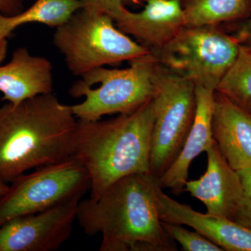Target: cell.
<instances>
[{
  "label": "cell",
  "instance_id": "20",
  "mask_svg": "<svg viewBox=\"0 0 251 251\" xmlns=\"http://www.w3.org/2000/svg\"><path fill=\"white\" fill-rule=\"evenodd\" d=\"M237 172L242 181L243 194L233 221L251 229V169Z\"/></svg>",
  "mask_w": 251,
  "mask_h": 251
},
{
  "label": "cell",
  "instance_id": "23",
  "mask_svg": "<svg viewBox=\"0 0 251 251\" xmlns=\"http://www.w3.org/2000/svg\"><path fill=\"white\" fill-rule=\"evenodd\" d=\"M235 36L239 44L251 48V18L243 23Z\"/></svg>",
  "mask_w": 251,
  "mask_h": 251
},
{
  "label": "cell",
  "instance_id": "14",
  "mask_svg": "<svg viewBox=\"0 0 251 251\" xmlns=\"http://www.w3.org/2000/svg\"><path fill=\"white\" fill-rule=\"evenodd\" d=\"M196 110L194 121L179 156L158 179L162 189L175 195L184 192L188 171L193 160L214 143L212 122L215 91L196 86Z\"/></svg>",
  "mask_w": 251,
  "mask_h": 251
},
{
  "label": "cell",
  "instance_id": "11",
  "mask_svg": "<svg viewBox=\"0 0 251 251\" xmlns=\"http://www.w3.org/2000/svg\"><path fill=\"white\" fill-rule=\"evenodd\" d=\"M156 200L163 222L190 226L224 251H251V229L232 220L195 211L169 197L161 187Z\"/></svg>",
  "mask_w": 251,
  "mask_h": 251
},
{
  "label": "cell",
  "instance_id": "22",
  "mask_svg": "<svg viewBox=\"0 0 251 251\" xmlns=\"http://www.w3.org/2000/svg\"><path fill=\"white\" fill-rule=\"evenodd\" d=\"M23 0H0V14L14 16L19 14Z\"/></svg>",
  "mask_w": 251,
  "mask_h": 251
},
{
  "label": "cell",
  "instance_id": "15",
  "mask_svg": "<svg viewBox=\"0 0 251 251\" xmlns=\"http://www.w3.org/2000/svg\"><path fill=\"white\" fill-rule=\"evenodd\" d=\"M52 66L49 59L19 48L8 64L0 65L1 100L18 105L41 94L52 93Z\"/></svg>",
  "mask_w": 251,
  "mask_h": 251
},
{
  "label": "cell",
  "instance_id": "3",
  "mask_svg": "<svg viewBox=\"0 0 251 251\" xmlns=\"http://www.w3.org/2000/svg\"><path fill=\"white\" fill-rule=\"evenodd\" d=\"M153 122L152 99L111 120H77L72 157L88 173L91 199L122 178L150 173Z\"/></svg>",
  "mask_w": 251,
  "mask_h": 251
},
{
  "label": "cell",
  "instance_id": "7",
  "mask_svg": "<svg viewBox=\"0 0 251 251\" xmlns=\"http://www.w3.org/2000/svg\"><path fill=\"white\" fill-rule=\"evenodd\" d=\"M239 41L217 26L184 27L168 44L152 52L168 70L216 91L238 52Z\"/></svg>",
  "mask_w": 251,
  "mask_h": 251
},
{
  "label": "cell",
  "instance_id": "25",
  "mask_svg": "<svg viewBox=\"0 0 251 251\" xmlns=\"http://www.w3.org/2000/svg\"><path fill=\"white\" fill-rule=\"evenodd\" d=\"M9 185L3 182L2 181L0 180V196H2L7 191L9 188Z\"/></svg>",
  "mask_w": 251,
  "mask_h": 251
},
{
  "label": "cell",
  "instance_id": "2",
  "mask_svg": "<svg viewBox=\"0 0 251 251\" xmlns=\"http://www.w3.org/2000/svg\"><path fill=\"white\" fill-rule=\"evenodd\" d=\"M77 123L52 93L0 106V180L72 158Z\"/></svg>",
  "mask_w": 251,
  "mask_h": 251
},
{
  "label": "cell",
  "instance_id": "6",
  "mask_svg": "<svg viewBox=\"0 0 251 251\" xmlns=\"http://www.w3.org/2000/svg\"><path fill=\"white\" fill-rule=\"evenodd\" d=\"M196 86L158 64L150 173L158 179L179 156L194 121Z\"/></svg>",
  "mask_w": 251,
  "mask_h": 251
},
{
  "label": "cell",
  "instance_id": "17",
  "mask_svg": "<svg viewBox=\"0 0 251 251\" xmlns=\"http://www.w3.org/2000/svg\"><path fill=\"white\" fill-rule=\"evenodd\" d=\"M185 27L217 26L219 23L247 17L250 0H181Z\"/></svg>",
  "mask_w": 251,
  "mask_h": 251
},
{
  "label": "cell",
  "instance_id": "13",
  "mask_svg": "<svg viewBox=\"0 0 251 251\" xmlns=\"http://www.w3.org/2000/svg\"><path fill=\"white\" fill-rule=\"evenodd\" d=\"M212 135L234 171L251 169V113L215 92Z\"/></svg>",
  "mask_w": 251,
  "mask_h": 251
},
{
  "label": "cell",
  "instance_id": "21",
  "mask_svg": "<svg viewBox=\"0 0 251 251\" xmlns=\"http://www.w3.org/2000/svg\"><path fill=\"white\" fill-rule=\"evenodd\" d=\"M82 8L94 10L110 16L115 21L125 9L126 0H79Z\"/></svg>",
  "mask_w": 251,
  "mask_h": 251
},
{
  "label": "cell",
  "instance_id": "4",
  "mask_svg": "<svg viewBox=\"0 0 251 251\" xmlns=\"http://www.w3.org/2000/svg\"><path fill=\"white\" fill-rule=\"evenodd\" d=\"M130 62L125 69H94L72 86V97H85L82 103L70 105L77 119L97 121L107 115L130 113L153 98L159 64L156 56L151 52Z\"/></svg>",
  "mask_w": 251,
  "mask_h": 251
},
{
  "label": "cell",
  "instance_id": "9",
  "mask_svg": "<svg viewBox=\"0 0 251 251\" xmlns=\"http://www.w3.org/2000/svg\"><path fill=\"white\" fill-rule=\"evenodd\" d=\"M81 198L0 226V251H54L70 238Z\"/></svg>",
  "mask_w": 251,
  "mask_h": 251
},
{
  "label": "cell",
  "instance_id": "19",
  "mask_svg": "<svg viewBox=\"0 0 251 251\" xmlns=\"http://www.w3.org/2000/svg\"><path fill=\"white\" fill-rule=\"evenodd\" d=\"M162 226L166 233L175 242L179 243L183 250L186 251H222V249L216 245L202 234L188 230L181 225L170 224L162 221Z\"/></svg>",
  "mask_w": 251,
  "mask_h": 251
},
{
  "label": "cell",
  "instance_id": "10",
  "mask_svg": "<svg viewBox=\"0 0 251 251\" xmlns=\"http://www.w3.org/2000/svg\"><path fill=\"white\" fill-rule=\"evenodd\" d=\"M207 168L198 179L190 180L184 191L202 202L206 213L233 221L243 194L240 176L214 143L206 151Z\"/></svg>",
  "mask_w": 251,
  "mask_h": 251
},
{
  "label": "cell",
  "instance_id": "1",
  "mask_svg": "<svg viewBox=\"0 0 251 251\" xmlns=\"http://www.w3.org/2000/svg\"><path fill=\"white\" fill-rule=\"evenodd\" d=\"M158 179L150 173L122 178L97 199L80 201L76 221L87 235H102L100 251H176L157 205Z\"/></svg>",
  "mask_w": 251,
  "mask_h": 251
},
{
  "label": "cell",
  "instance_id": "24",
  "mask_svg": "<svg viewBox=\"0 0 251 251\" xmlns=\"http://www.w3.org/2000/svg\"><path fill=\"white\" fill-rule=\"evenodd\" d=\"M7 41L6 38H0V65L4 60L7 52Z\"/></svg>",
  "mask_w": 251,
  "mask_h": 251
},
{
  "label": "cell",
  "instance_id": "5",
  "mask_svg": "<svg viewBox=\"0 0 251 251\" xmlns=\"http://www.w3.org/2000/svg\"><path fill=\"white\" fill-rule=\"evenodd\" d=\"M53 42L64 56L68 69L79 77L151 52L118 29L110 16L85 8L56 28Z\"/></svg>",
  "mask_w": 251,
  "mask_h": 251
},
{
  "label": "cell",
  "instance_id": "18",
  "mask_svg": "<svg viewBox=\"0 0 251 251\" xmlns=\"http://www.w3.org/2000/svg\"><path fill=\"white\" fill-rule=\"evenodd\" d=\"M222 94L251 113V48L240 44L237 57L216 87Z\"/></svg>",
  "mask_w": 251,
  "mask_h": 251
},
{
  "label": "cell",
  "instance_id": "12",
  "mask_svg": "<svg viewBox=\"0 0 251 251\" xmlns=\"http://www.w3.org/2000/svg\"><path fill=\"white\" fill-rule=\"evenodd\" d=\"M118 29L134 36L151 52L164 47L185 27L181 0H147L139 12L125 9L115 19Z\"/></svg>",
  "mask_w": 251,
  "mask_h": 251
},
{
  "label": "cell",
  "instance_id": "8",
  "mask_svg": "<svg viewBox=\"0 0 251 251\" xmlns=\"http://www.w3.org/2000/svg\"><path fill=\"white\" fill-rule=\"evenodd\" d=\"M10 184L0 196V226L18 216L36 214L82 198L91 187L88 173L74 157L36 168Z\"/></svg>",
  "mask_w": 251,
  "mask_h": 251
},
{
  "label": "cell",
  "instance_id": "16",
  "mask_svg": "<svg viewBox=\"0 0 251 251\" xmlns=\"http://www.w3.org/2000/svg\"><path fill=\"white\" fill-rule=\"evenodd\" d=\"M79 0H36L29 9L14 16L0 14V38H7L16 28L31 23L58 27L82 9Z\"/></svg>",
  "mask_w": 251,
  "mask_h": 251
}]
</instances>
